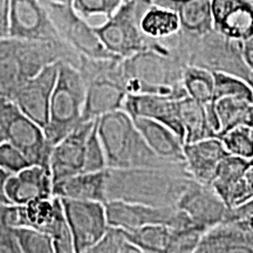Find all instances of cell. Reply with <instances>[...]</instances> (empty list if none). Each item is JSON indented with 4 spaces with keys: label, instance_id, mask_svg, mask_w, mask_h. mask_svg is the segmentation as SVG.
<instances>
[{
    "label": "cell",
    "instance_id": "obj_1",
    "mask_svg": "<svg viewBox=\"0 0 253 253\" xmlns=\"http://www.w3.org/2000/svg\"><path fill=\"white\" fill-rule=\"evenodd\" d=\"M194 182L185 163L167 168L107 169V202L123 201L156 208L176 207Z\"/></svg>",
    "mask_w": 253,
    "mask_h": 253
},
{
    "label": "cell",
    "instance_id": "obj_2",
    "mask_svg": "<svg viewBox=\"0 0 253 253\" xmlns=\"http://www.w3.org/2000/svg\"><path fill=\"white\" fill-rule=\"evenodd\" d=\"M81 55L65 41H34L5 38L0 40V97L12 100L28 80L59 61L79 68Z\"/></svg>",
    "mask_w": 253,
    "mask_h": 253
},
{
    "label": "cell",
    "instance_id": "obj_3",
    "mask_svg": "<svg viewBox=\"0 0 253 253\" xmlns=\"http://www.w3.org/2000/svg\"><path fill=\"white\" fill-rule=\"evenodd\" d=\"M185 66H197L244 79L253 87V74L243 56V42L231 40L214 30L203 36H191L179 30L160 40Z\"/></svg>",
    "mask_w": 253,
    "mask_h": 253
},
{
    "label": "cell",
    "instance_id": "obj_4",
    "mask_svg": "<svg viewBox=\"0 0 253 253\" xmlns=\"http://www.w3.org/2000/svg\"><path fill=\"white\" fill-rule=\"evenodd\" d=\"M97 132L106 155L107 169L167 168L179 164L157 156L125 109L97 119Z\"/></svg>",
    "mask_w": 253,
    "mask_h": 253
},
{
    "label": "cell",
    "instance_id": "obj_5",
    "mask_svg": "<svg viewBox=\"0 0 253 253\" xmlns=\"http://www.w3.org/2000/svg\"><path fill=\"white\" fill-rule=\"evenodd\" d=\"M184 66L171 50H143L122 59L126 93L161 95L176 100L188 96L182 84Z\"/></svg>",
    "mask_w": 253,
    "mask_h": 253
},
{
    "label": "cell",
    "instance_id": "obj_6",
    "mask_svg": "<svg viewBox=\"0 0 253 253\" xmlns=\"http://www.w3.org/2000/svg\"><path fill=\"white\" fill-rule=\"evenodd\" d=\"M86 86L82 122L123 109L126 93L122 59H90L81 55L79 66Z\"/></svg>",
    "mask_w": 253,
    "mask_h": 253
},
{
    "label": "cell",
    "instance_id": "obj_7",
    "mask_svg": "<svg viewBox=\"0 0 253 253\" xmlns=\"http://www.w3.org/2000/svg\"><path fill=\"white\" fill-rule=\"evenodd\" d=\"M151 5V0H123L112 17L100 26H94L108 52L119 59L130 58L149 49L170 52L162 41L151 39L142 31V17Z\"/></svg>",
    "mask_w": 253,
    "mask_h": 253
},
{
    "label": "cell",
    "instance_id": "obj_8",
    "mask_svg": "<svg viewBox=\"0 0 253 253\" xmlns=\"http://www.w3.org/2000/svg\"><path fill=\"white\" fill-rule=\"evenodd\" d=\"M86 86L79 68L66 61L59 62L58 78L49 104L48 121L43 131L52 147L82 122Z\"/></svg>",
    "mask_w": 253,
    "mask_h": 253
},
{
    "label": "cell",
    "instance_id": "obj_9",
    "mask_svg": "<svg viewBox=\"0 0 253 253\" xmlns=\"http://www.w3.org/2000/svg\"><path fill=\"white\" fill-rule=\"evenodd\" d=\"M0 128L5 141L20 150L31 164L49 170L53 147L47 141L43 128L25 115L13 101L5 97H0Z\"/></svg>",
    "mask_w": 253,
    "mask_h": 253
},
{
    "label": "cell",
    "instance_id": "obj_10",
    "mask_svg": "<svg viewBox=\"0 0 253 253\" xmlns=\"http://www.w3.org/2000/svg\"><path fill=\"white\" fill-rule=\"evenodd\" d=\"M43 6L60 38L79 54L90 59H119L108 52L95 27L78 14L72 4L50 1Z\"/></svg>",
    "mask_w": 253,
    "mask_h": 253
},
{
    "label": "cell",
    "instance_id": "obj_11",
    "mask_svg": "<svg viewBox=\"0 0 253 253\" xmlns=\"http://www.w3.org/2000/svg\"><path fill=\"white\" fill-rule=\"evenodd\" d=\"M104 207L109 226L120 231H132L155 224L167 225L170 229L196 225L177 207L156 208L123 201H108Z\"/></svg>",
    "mask_w": 253,
    "mask_h": 253
},
{
    "label": "cell",
    "instance_id": "obj_12",
    "mask_svg": "<svg viewBox=\"0 0 253 253\" xmlns=\"http://www.w3.org/2000/svg\"><path fill=\"white\" fill-rule=\"evenodd\" d=\"M60 201L66 221L74 239L77 253H82L91 248L109 231L110 226L107 220L104 203L74 199Z\"/></svg>",
    "mask_w": 253,
    "mask_h": 253
},
{
    "label": "cell",
    "instance_id": "obj_13",
    "mask_svg": "<svg viewBox=\"0 0 253 253\" xmlns=\"http://www.w3.org/2000/svg\"><path fill=\"white\" fill-rule=\"evenodd\" d=\"M9 37L34 41H63L40 0H11Z\"/></svg>",
    "mask_w": 253,
    "mask_h": 253
},
{
    "label": "cell",
    "instance_id": "obj_14",
    "mask_svg": "<svg viewBox=\"0 0 253 253\" xmlns=\"http://www.w3.org/2000/svg\"><path fill=\"white\" fill-rule=\"evenodd\" d=\"M96 120L81 122L74 130L53 147L49 158V171L53 183L84 172L87 140Z\"/></svg>",
    "mask_w": 253,
    "mask_h": 253
},
{
    "label": "cell",
    "instance_id": "obj_15",
    "mask_svg": "<svg viewBox=\"0 0 253 253\" xmlns=\"http://www.w3.org/2000/svg\"><path fill=\"white\" fill-rule=\"evenodd\" d=\"M59 62L47 66L28 80L12 99L25 115L42 128L48 121L49 104L58 78Z\"/></svg>",
    "mask_w": 253,
    "mask_h": 253
},
{
    "label": "cell",
    "instance_id": "obj_16",
    "mask_svg": "<svg viewBox=\"0 0 253 253\" xmlns=\"http://www.w3.org/2000/svg\"><path fill=\"white\" fill-rule=\"evenodd\" d=\"M192 223L209 230L229 219L231 210L211 186L194 182L176 205Z\"/></svg>",
    "mask_w": 253,
    "mask_h": 253
},
{
    "label": "cell",
    "instance_id": "obj_17",
    "mask_svg": "<svg viewBox=\"0 0 253 253\" xmlns=\"http://www.w3.org/2000/svg\"><path fill=\"white\" fill-rule=\"evenodd\" d=\"M194 253H253V230L244 220L227 219L205 231Z\"/></svg>",
    "mask_w": 253,
    "mask_h": 253
},
{
    "label": "cell",
    "instance_id": "obj_18",
    "mask_svg": "<svg viewBox=\"0 0 253 253\" xmlns=\"http://www.w3.org/2000/svg\"><path fill=\"white\" fill-rule=\"evenodd\" d=\"M213 30L231 40L253 37V2L250 0H211Z\"/></svg>",
    "mask_w": 253,
    "mask_h": 253
},
{
    "label": "cell",
    "instance_id": "obj_19",
    "mask_svg": "<svg viewBox=\"0 0 253 253\" xmlns=\"http://www.w3.org/2000/svg\"><path fill=\"white\" fill-rule=\"evenodd\" d=\"M178 100L161 95L128 94L123 109L131 118L150 119L169 126L184 142L185 132L179 119Z\"/></svg>",
    "mask_w": 253,
    "mask_h": 253
},
{
    "label": "cell",
    "instance_id": "obj_20",
    "mask_svg": "<svg viewBox=\"0 0 253 253\" xmlns=\"http://www.w3.org/2000/svg\"><path fill=\"white\" fill-rule=\"evenodd\" d=\"M6 198L12 205H25L30 202L53 197V179L49 170L31 164L8 177L5 188Z\"/></svg>",
    "mask_w": 253,
    "mask_h": 253
},
{
    "label": "cell",
    "instance_id": "obj_21",
    "mask_svg": "<svg viewBox=\"0 0 253 253\" xmlns=\"http://www.w3.org/2000/svg\"><path fill=\"white\" fill-rule=\"evenodd\" d=\"M184 163L190 176L199 184L211 186L216 176L217 168L227 153L219 137L184 143Z\"/></svg>",
    "mask_w": 253,
    "mask_h": 253
},
{
    "label": "cell",
    "instance_id": "obj_22",
    "mask_svg": "<svg viewBox=\"0 0 253 253\" xmlns=\"http://www.w3.org/2000/svg\"><path fill=\"white\" fill-rule=\"evenodd\" d=\"M179 119L184 128V143L218 137L219 122L213 103L204 104L189 96L178 100Z\"/></svg>",
    "mask_w": 253,
    "mask_h": 253
},
{
    "label": "cell",
    "instance_id": "obj_23",
    "mask_svg": "<svg viewBox=\"0 0 253 253\" xmlns=\"http://www.w3.org/2000/svg\"><path fill=\"white\" fill-rule=\"evenodd\" d=\"M106 188L107 169L97 172H80L53 183V197L106 203Z\"/></svg>",
    "mask_w": 253,
    "mask_h": 253
},
{
    "label": "cell",
    "instance_id": "obj_24",
    "mask_svg": "<svg viewBox=\"0 0 253 253\" xmlns=\"http://www.w3.org/2000/svg\"><path fill=\"white\" fill-rule=\"evenodd\" d=\"M131 119L135 123L136 128L138 129V131L143 136L144 141L147 142L150 149L157 156H160L166 161H169V162H184V155H183L184 142L169 126L150 119Z\"/></svg>",
    "mask_w": 253,
    "mask_h": 253
},
{
    "label": "cell",
    "instance_id": "obj_25",
    "mask_svg": "<svg viewBox=\"0 0 253 253\" xmlns=\"http://www.w3.org/2000/svg\"><path fill=\"white\" fill-rule=\"evenodd\" d=\"M154 5L175 12L181 31L191 36H203L213 30L211 0H151Z\"/></svg>",
    "mask_w": 253,
    "mask_h": 253
},
{
    "label": "cell",
    "instance_id": "obj_26",
    "mask_svg": "<svg viewBox=\"0 0 253 253\" xmlns=\"http://www.w3.org/2000/svg\"><path fill=\"white\" fill-rule=\"evenodd\" d=\"M213 106L219 122L218 137L237 126H253V102L251 101L223 97L213 102Z\"/></svg>",
    "mask_w": 253,
    "mask_h": 253
},
{
    "label": "cell",
    "instance_id": "obj_27",
    "mask_svg": "<svg viewBox=\"0 0 253 253\" xmlns=\"http://www.w3.org/2000/svg\"><path fill=\"white\" fill-rule=\"evenodd\" d=\"M249 166L250 161L233 156V155H227L221 160L217 168L216 176H214L211 188L225 204L235 186L244 179L245 171Z\"/></svg>",
    "mask_w": 253,
    "mask_h": 253
},
{
    "label": "cell",
    "instance_id": "obj_28",
    "mask_svg": "<svg viewBox=\"0 0 253 253\" xmlns=\"http://www.w3.org/2000/svg\"><path fill=\"white\" fill-rule=\"evenodd\" d=\"M141 28L151 39L163 40L179 32L181 24L175 12L153 4L142 17Z\"/></svg>",
    "mask_w": 253,
    "mask_h": 253
},
{
    "label": "cell",
    "instance_id": "obj_29",
    "mask_svg": "<svg viewBox=\"0 0 253 253\" xmlns=\"http://www.w3.org/2000/svg\"><path fill=\"white\" fill-rule=\"evenodd\" d=\"M120 233L129 243L148 253H166L171 229L167 225L155 224V225L142 226L132 231H120Z\"/></svg>",
    "mask_w": 253,
    "mask_h": 253
},
{
    "label": "cell",
    "instance_id": "obj_30",
    "mask_svg": "<svg viewBox=\"0 0 253 253\" xmlns=\"http://www.w3.org/2000/svg\"><path fill=\"white\" fill-rule=\"evenodd\" d=\"M182 84L189 97L204 104L212 103L214 80L211 71L197 66H184Z\"/></svg>",
    "mask_w": 253,
    "mask_h": 253
},
{
    "label": "cell",
    "instance_id": "obj_31",
    "mask_svg": "<svg viewBox=\"0 0 253 253\" xmlns=\"http://www.w3.org/2000/svg\"><path fill=\"white\" fill-rule=\"evenodd\" d=\"M214 80L212 103L223 97H237L253 102V87L244 79L221 72H212Z\"/></svg>",
    "mask_w": 253,
    "mask_h": 253
},
{
    "label": "cell",
    "instance_id": "obj_32",
    "mask_svg": "<svg viewBox=\"0 0 253 253\" xmlns=\"http://www.w3.org/2000/svg\"><path fill=\"white\" fill-rule=\"evenodd\" d=\"M219 138L230 155L248 161L253 160V126H237Z\"/></svg>",
    "mask_w": 253,
    "mask_h": 253
},
{
    "label": "cell",
    "instance_id": "obj_33",
    "mask_svg": "<svg viewBox=\"0 0 253 253\" xmlns=\"http://www.w3.org/2000/svg\"><path fill=\"white\" fill-rule=\"evenodd\" d=\"M205 229L198 225H189L171 229L166 253H194Z\"/></svg>",
    "mask_w": 253,
    "mask_h": 253
},
{
    "label": "cell",
    "instance_id": "obj_34",
    "mask_svg": "<svg viewBox=\"0 0 253 253\" xmlns=\"http://www.w3.org/2000/svg\"><path fill=\"white\" fill-rule=\"evenodd\" d=\"M23 253H55L48 235L32 229H12Z\"/></svg>",
    "mask_w": 253,
    "mask_h": 253
},
{
    "label": "cell",
    "instance_id": "obj_35",
    "mask_svg": "<svg viewBox=\"0 0 253 253\" xmlns=\"http://www.w3.org/2000/svg\"><path fill=\"white\" fill-rule=\"evenodd\" d=\"M122 2L123 0H72V6L86 20L95 15H103L107 20L118 11Z\"/></svg>",
    "mask_w": 253,
    "mask_h": 253
},
{
    "label": "cell",
    "instance_id": "obj_36",
    "mask_svg": "<svg viewBox=\"0 0 253 253\" xmlns=\"http://www.w3.org/2000/svg\"><path fill=\"white\" fill-rule=\"evenodd\" d=\"M107 169V160L97 132V120L86 144L84 172H97Z\"/></svg>",
    "mask_w": 253,
    "mask_h": 253
},
{
    "label": "cell",
    "instance_id": "obj_37",
    "mask_svg": "<svg viewBox=\"0 0 253 253\" xmlns=\"http://www.w3.org/2000/svg\"><path fill=\"white\" fill-rule=\"evenodd\" d=\"M47 235L50 237L55 253H77L74 239L66 221L62 208Z\"/></svg>",
    "mask_w": 253,
    "mask_h": 253
},
{
    "label": "cell",
    "instance_id": "obj_38",
    "mask_svg": "<svg viewBox=\"0 0 253 253\" xmlns=\"http://www.w3.org/2000/svg\"><path fill=\"white\" fill-rule=\"evenodd\" d=\"M28 166H31L30 161L14 145L6 141L0 144V169L13 175Z\"/></svg>",
    "mask_w": 253,
    "mask_h": 253
},
{
    "label": "cell",
    "instance_id": "obj_39",
    "mask_svg": "<svg viewBox=\"0 0 253 253\" xmlns=\"http://www.w3.org/2000/svg\"><path fill=\"white\" fill-rule=\"evenodd\" d=\"M121 233L119 230L110 227L106 236L100 242L87 249L82 253H120V243H121Z\"/></svg>",
    "mask_w": 253,
    "mask_h": 253
},
{
    "label": "cell",
    "instance_id": "obj_40",
    "mask_svg": "<svg viewBox=\"0 0 253 253\" xmlns=\"http://www.w3.org/2000/svg\"><path fill=\"white\" fill-rule=\"evenodd\" d=\"M0 253H23L13 230L0 227Z\"/></svg>",
    "mask_w": 253,
    "mask_h": 253
},
{
    "label": "cell",
    "instance_id": "obj_41",
    "mask_svg": "<svg viewBox=\"0 0 253 253\" xmlns=\"http://www.w3.org/2000/svg\"><path fill=\"white\" fill-rule=\"evenodd\" d=\"M9 5L11 0H0V40L9 37Z\"/></svg>",
    "mask_w": 253,
    "mask_h": 253
},
{
    "label": "cell",
    "instance_id": "obj_42",
    "mask_svg": "<svg viewBox=\"0 0 253 253\" xmlns=\"http://www.w3.org/2000/svg\"><path fill=\"white\" fill-rule=\"evenodd\" d=\"M250 216H253V197L240 207L231 210L229 219H242Z\"/></svg>",
    "mask_w": 253,
    "mask_h": 253
},
{
    "label": "cell",
    "instance_id": "obj_43",
    "mask_svg": "<svg viewBox=\"0 0 253 253\" xmlns=\"http://www.w3.org/2000/svg\"><path fill=\"white\" fill-rule=\"evenodd\" d=\"M243 56L248 67L253 74V37L243 42Z\"/></svg>",
    "mask_w": 253,
    "mask_h": 253
},
{
    "label": "cell",
    "instance_id": "obj_44",
    "mask_svg": "<svg viewBox=\"0 0 253 253\" xmlns=\"http://www.w3.org/2000/svg\"><path fill=\"white\" fill-rule=\"evenodd\" d=\"M120 253H148V252L140 248H137V246L134 244H131V243H129L128 240H126L122 237L121 243H120Z\"/></svg>",
    "mask_w": 253,
    "mask_h": 253
},
{
    "label": "cell",
    "instance_id": "obj_45",
    "mask_svg": "<svg viewBox=\"0 0 253 253\" xmlns=\"http://www.w3.org/2000/svg\"><path fill=\"white\" fill-rule=\"evenodd\" d=\"M9 176H11V173L6 172L5 170L0 169V203L9 204L7 198H6V194H5L6 183H7V179Z\"/></svg>",
    "mask_w": 253,
    "mask_h": 253
},
{
    "label": "cell",
    "instance_id": "obj_46",
    "mask_svg": "<svg viewBox=\"0 0 253 253\" xmlns=\"http://www.w3.org/2000/svg\"><path fill=\"white\" fill-rule=\"evenodd\" d=\"M244 179H245L246 184H248V186H249V189L253 192V164L250 163L249 168L246 169Z\"/></svg>",
    "mask_w": 253,
    "mask_h": 253
},
{
    "label": "cell",
    "instance_id": "obj_47",
    "mask_svg": "<svg viewBox=\"0 0 253 253\" xmlns=\"http://www.w3.org/2000/svg\"><path fill=\"white\" fill-rule=\"evenodd\" d=\"M8 205L9 204L0 203V227L5 226V214H6V210H7Z\"/></svg>",
    "mask_w": 253,
    "mask_h": 253
},
{
    "label": "cell",
    "instance_id": "obj_48",
    "mask_svg": "<svg viewBox=\"0 0 253 253\" xmlns=\"http://www.w3.org/2000/svg\"><path fill=\"white\" fill-rule=\"evenodd\" d=\"M2 142H5V136H4V132L1 130V128H0V144H1Z\"/></svg>",
    "mask_w": 253,
    "mask_h": 253
},
{
    "label": "cell",
    "instance_id": "obj_49",
    "mask_svg": "<svg viewBox=\"0 0 253 253\" xmlns=\"http://www.w3.org/2000/svg\"><path fill=\"white\" fill-rule=\"evenodd\" d=\"M60 1H63V2H68V4H72V0H60Z\"/></svg>",
    "mask_w": 253,
    "mask_h": 253
},
{
    "label": "cell",
    "instance_id": "obj_50",
    "mask_svg": "<svg viewBox=\"0 0 253 253\" xmlns=\"http://www.w3.org/2000/svg\"><path fill=\"white\" fill-rule=\"evenodd\" d=\"M250 163H251V164H253V160H252V161H250Z\"/></svg>",
    "mask_w": 253,
    "mask_h": 253
},
{
    "label": "cell",
    "instance_id": "obj_51",
    "mask_svg": "<svg viewBox=\"0 0 253 253\" xmlns=\"http://www.w3.org/2000/svg\"><path fill=\"white\" fill-rule=\"evenodd\" d=\"M250 1H251V2H253V0H250Z\"/></svg>",
    "mask_w": 253,
    "mask_h": 253
}]
</instances>
